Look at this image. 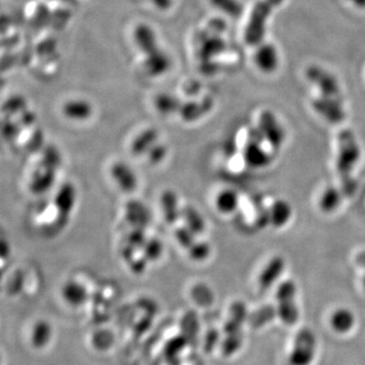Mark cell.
I'll use <instances>...</instances> for the list:
<instances>
[{
  "instance_id": "1",
  "label": "cell",
  "mask_w": 365,
  "mask_h": 365,
  "mask_svg": "<svg viewBox=\"0 0 365 365\" xmlns=\"http://www.w3.org/2000/svg\"><path fill=\"white\" fill-rule=\"evenodd\" d=\"M360 158L361 149L354 133L350 129L341 131L337 139L336 170L345 194H352L355 190L353 173Z\"/></svg>"
},
{
  "instance_id": "2",
  "label": "cell",
  "mask_w": 365,
  "mask_h": 365,
  "mask_svg": "<svg viewBox=\"0 0 365 365\" xmlns=\"http://www.w3.org/2000/svg\"><path fill=\"white\" fill-rule=\"evenodd\" d=\"M249 313L247 306L243 301H235L229 308L228 319L224 327L226 337L222 343V351L226 357L236 353L242 346L243 327L249 319Z\"/></svg>"
},
{
  "instance_id": "3",
  "label": "cell",
  "mask_w": 365,
  "mask_h": 365,
  "mask_svg": "<svg viewBox=\"0 0 365 365\" xmlns=\"http://www.w3.org/2000/svg\"><path fill=\"white\" fill-rule=\"evenodd\" d=\"M297 287L294 280H284L276 289V312L277 318L286 326H294L299 319L296 303Z\"/></svg>"
},
{
  "instance_id": "4",
  "label": "cell",
  "mask_w": 365,
  "mask_h": 365,
  "mask_svg": "<svg viewBox=\"0 0 365 365\" xmlns=\"http://www.w3.org/2000/svg\"><path fill=\"white\" fill-rule=\"evenodd\" d=\"M318 355V339L308 328L299 330L292 341L287 361L289 365H313Z\"/></svg>"
},
{
  "instance_id": "5",
  "label": "cell",
  "mask_w": 365,
  "mask_h": 365,
  "mask_svg": "<svg viewBox=\"0 0 365 365\" xmlns=\"http://www.w3.org/2000/svg\"><path fill=\"white\" fill-rule=\"evenodd\" d=\"M264 140L257 128L252 129L243 149V163L254 170H262L272 163L273 156L264 146Z\"/></svg>"
},
{
  "instance_id": "6",
  "label": "cell",
  "mask_w": 365,
  "mask_h": 365,
  "mask_svg": "<svg viewBox=\"0 0 365 365\" xmlns=\"http://www.w3.org/2000/svg\"><path fill=\"white\" fill-rule=\"evenodd\" d=\"M257 129L259 130L264 141L273 151H279L284 144L285 137H286L284 128L276 118L275 115L271 112L266 111L261 114Z\"/></svg>"
},
{
  "instance_id": "7",
  "label": "cell",
  "mask_w": 365,
  "mask_h": 365,
  "mask_svg": "<svg viewBox=\"0 0 365 365\" xmlns=\"http://www.w3.org/2000/svg\"><path fill=\"white\" fill-rule=\"evenodd\" d=\"M282 1V0H266L259 4L253 13L249 29L247 30V40L250 44L254 45L261 41L264 35V23L266 21L264 15L266 16L270 15L273 6H277Z\"/></svg>"
},
{
  "instance_id": "8",
  "label": "cell",
  "mask_w": 365,
  "mask_h": 365,
  "mask_svg": "<svg viewBox=\"0 0 365 365\" xmlns=\"http://www.w3.org/2000/svg\"><path fill=\"white\" fill-rule=\"evenodd\" d=\"M286 262L282 256H274L269 260L262 269L257 279V286L261 294L272 289L276 282L280 279L284 273Z\"/></svg>"
},
{
  "instance_id": "9",
  "label": "cell",
  "mask_w": 365,
  "mask_h": 365,
  "mask_svg": "<svg viewBox=\"0 0 365 365\" xmlns=\"http://www.w3.org/2000/svg\"><path fill=\"white\" fill-rule=\"evenodd\" d=\"M328 323H329L330 329L333 333L346 336L357 327V318L352 310L341 306V308H337L332 311Z\"/></svg>"
},
{
  "instance_id": "10",
  "label": "cell",
  "mask_w": 365,
  "mask_h": 365,
  "mask_svg": "<svg viewBox=\"0 0 365 365\" xmlns=\"http://www.w3.org/2000/svg\"><path fill=\"white\" fill-rule=\"evenodd\" d=\"M110 175L116 182L117 186L125 193L137 190L138 186L137 175L132 168L124 161H117L110 168Z\"/></svg>"
},
{
  "instance_id": "11",
  "label": "cell",
  "mask_w": 365,
  "mask_h": 365,
  "mask_svg": "<svg viewBox=\"0 0 365 365\" xmlns=\"http://www.w3.org/2000/svg\"><path fill=\"white\" fill-rule=\"evenodd\" d=\"M313 108L330 123H340L345 118V112L340 98H320L313 103Z\"/></svg>"
},
{
  "instance_id": "12",
  "label": "cell",
  "mask_w": 365,
  "mask_h": 365,
  "mask_svg": "<svg viewBox=\"0 0 365 365\" xmlns=\"http://www.w3.org/2000/svg\"><path fill=\"white\" fill-rule=\"evenodd\" d=\"M76 188L70 182H65L56 193L53 201L56 212L58 213L61 219H65V221L69 219L72 210H74V205H76Z\"/></svg>"
},
{
  "instance_id": "13",
  "label": "cell",
  "mask_w": 365,
  "mask_h": 365,
  "mask_svg": "<svg viewBox=\"0 0 365 365\" xmlns=\"http://www.w3.org/2000/svg\"><path fill=\"white\" fill-rule=\"evenodd\" d=\"M161 208L163 219L170 226H174L181 219L182 208L180 207L179 198L172 190H166L161 195Z\"/></svg>"
},
{
  "instance_id": "14",
  "label": "cell",
  "mask_w": 365,
  "mask_h": 365,
  "mask_svg": "<svg viewBox=\"0 0 365 365\" xmlns=\"http://www.w3.org/2000/svg\"><path fill=\"white\" fill-rule=\"evenodd\" d=\"M61 296L65 303L76 308V306H83L88 301L90 294L83 283L76 282V280H69L63 285L62 289H61Z\"/></svg>"
},
{
  "instance_id": "15",
  "label": "cell",
  "mask_w": 365,
  "mask_h": 365,
  "mask_svg": "<svg viewBox=\"0 0 365 365\" xmlns=\"http://www.w3.org/2000/svg\"><path fill=\"white\" fill-rule=\"evenodd\" d=\"M294 210L291 205L284 199H277L269 207L270 224L275 228H282L291 221Z\"/></svg>"
},
{
  "instance_id": "16",
  "label": "cell",
  "mask_w": 365,
  "mask_h": 365,
  "mask_svg": "<svg viewBox=\"0 0 365 365\" xmlns=\"http://www.w3.org/2000/svg\"><path fill=\"white\" fill-rule=\"evenodd\" d=\"M56 172L53 168L38 165L30 182V189L33 193L42 194L50 190L55 182Z\"/></svg>"
},
{
  "instance_id": "17",
  "label": "cell",
  "mask_w": 365,
  "mask_h": 365,
  "mask_svg": "<svg viewBox=\"0 0 365 365\" xmlns=\"http://www.w3.org/2000/svg\"><path fill=\"white\" fill-rule=\"evenodd\" d=\"M310 77L322 88L323 97L340 98L339 84L331 74L320 69H313L310 71Z\"/></svg>"
},
{
  "instance_id": "18",
  "label": "cell",
  "mask_w": 365,
  "mask_h": 365,
  "mask_svg": "<svg viewBox=\"0 0 365 365\" xmlns=\"http://www.w3.org/2000/svg\"><path fill=\"white\" fill-rule=\"evenodd\" d=\"M342 203V192L341 189L334 186H328L320 193L319 208L325 214H332L339 209Z\"/></svg>"
},
{
  "instance_id": "19",
  "label": "cell",
  "mask_w": 365,
  "mask_h": 365,
  "mask_svg": "<svg viewBox=\"0 0 365 365\" xmlns=\"http://www.w3.org/2000/svg\"><path fill=\"white\" fill-rule=\"evenodd\" d=\"M134 39L140 50L146 54L147 56L160 50L158 42H156V34L149 25H138L134 32Z\"/></svg>"
},
{
  "instance_id": "20",
  "label": "cell",
  "mask_w": 365,
  "mask_h": 365,
  "mask_svg": "<svg viewBox=\"0 0 365 365\" xmlns=\"http://www.w3.org/2000/svg\"><path fill=\"white\" fill-rule=\"evenodd\" d=\"M240 205V197L233 189H224L215 197V207L224 215L233 214Z\"/></svg>"
},
{
  "instance_id": "21",
  "label": "cell",
  "mask_w": 365,
  "mask_h": 365,
  "mask_svg": "<svg viewBox=\"0 0 365 365\" xmlns=\"http://www.w3.org/2000/svg\"><path fill=\"white\" fill-rule=\"evenodd\" d=\"M63 115L70 120L83 121L90 118L93 108L86 100H72L62 108Z\"/></svg>"
},
{
  "instance_id": "22",
  "label": "cell",
  "mask_w": 365,
  "mask_h": 365,
  "mask_svg": "<svg viewBox=\"0 0 365 365\" xmlns=\"http://www.w3.org/2000/svg\"><path fill=\"white\" fill-rule=\"evenodd\" d=\"M52 336V326L45 320H40L33 327L30 343L36 349H42L50 343Z\"/></svg>"
},
{
  "instance_id": "23",
  "label": "cell",
  "mask_w": 365,
  "mask_h": 365,
  "mask_svg": "<svg viewBox=\"0 0 365 365\" xmlns=\"http://www.w3.org/2000/svg\"><path fill=\"white\" fill-rule=\"evenodd\" d=\"M156 142H158V134L156 130H144L133 140L131 144V152L133 156H144Z\"/></svg>"
},
{
  "instance_id": "24",
  "label": "cell",
  "mask_w": 365,
  "mask_h": 365,
  "mask_svg": "<svg viewBox=\"0 0 365 365\" xmlns=\"http://www.w3.org/2000/svg\"><path fill=\"white\" fill-rule=\"evenodd\" d=\"M126 219L134 228H144L151 221V214L141 202L132 201L126 208Z\"/></svg>"
},
{
  "instance_id": "25",
  "label": "cell",
  "mask_w": 365,
  "mask_h": 365,
  "mask_svg": "<svg viewBox=\"0 0 365 365\" xmlns=\"http://www.w3.org/2000/svg\"><path fill=\"white\" fill-rule=\"evenodd\" d=\"M181 219L185 226L191 229L196 236L204 233L206 222L201 213L191 205H186L182 208Z\"/></svg>"
},
{
  "instance_id": "26",
  "label": "cell",
  "mask_w": 365,
  "mask_h": 365,
  "mask_svg": "<svg viewBox=\"0 0 365 365\" xmlns=\"http://www.w3.org/2000/svg\"><path fill=\"white\" fill-rule=\"evenodd\" d=\"M278 52L272 45L262 46L256 53L257 65L264 71H273L277 67Z\"/></svg>"
},
{
  "instance_id": "27",
  "label": "cell",
  "mask_w": 365,
  "mask_h": 365,
  "mask_svg": "<svg viewBox=\"0 0 365 365\" xmlns=\"http://www.w3.org/2000/svg\"><path fill=\"white\" fill-rule=\"evenodd\" d=\"M275 318H277L276 306H273L272 304H266V306L257 308L254 312L250 313L248 322L255 329H260L272 322Z\"/></svg>"
},
{
  "instance_id": "28",
  "label": "cell",
  "mask_w": 365,
  "mask_h": 365,
  "mask_svg": "<svg viewBox=\"0 0 365 365\" xmlns=\"http://www.w3.org/2000/svg\"><path fill=\"white\" fill-rule=\"evenodd\" d=\"M145 63H146L147 70L152 76H161V74H165L170 66V60H168V56L161 50L156 51L147 56Z\"/></svg>"
},
{
  "instance_id": "29",
  "label": "cell",
  "mask_w": 365,
  "mask_h": 365,
  "mask_svg": "<svg viewBox=\"0 0 365 365\" xmlns=\"http://www.w3.org/2000/svg\"><path fill=\"white\" fill-rule=\"evenodd\" d=\"M210 107L206 106L204 104L192 102L186 105H182L179 112L185 121L192 122L198 120L203 115L207 113Z\"/></svg>"
},
{
  "instance_id": "30",
  "label": "cell",
  "mask_w": 365,
  "mask_h": 365,
  "mask_svg": "<svg viewBox=\"0 0 365 365\" xmlns=\"http://www.w3.org/2000/svg\"><path fill=\"white\" fill-rule=\"evenodd\" d=\"M163 252V243L158 238H147L141 249L142 256L147 262H156L161 258Z\"/></svg>"
},
{
  "instance_id": "31",
  "label": "cell",
  "mask_w": 365,
  "mask_h": 365,
  "mask_svg": "<svg viewBox=\"0 0 365 365\" xmlns=\"http://www.w3.org/2000/svg\"><path fill=\"white\" fill-rule=\"evenodd\" d=\"M175 238L177 240L178 243L182 248V249L188 251L189 249L196 243L197 241V236L187 228L185 224L181 226H178L175 231Z\"/></svg>"
},
{
  "instance_id": "32",
  "label": "cell",
  "mask_w": 365,
  "mask_h": 365,
  "mask_svg": "<svg viewBox=\"0 0 365 365\" xmlns=\"http://www.w3.org/2000/svg\"><path fill=\"white\" fill-rule=\"evenodd\" d=\"M182 333H187V340L191 341L196 339L199 332L198 315L195 313L190 312L185 315L182 322Z\"/></svg>"
},
{
  "instance_id": "33",
  "label": "cell",
  "mask_w": 365,
  "mask_h": 365,
  "mask_svg": "<svg viewBox=\"0 0 365 365\" xmlns=\"http://www.w3.org/2000/svg\"><path fill=\"white\" fill-rule=\"evenodd\" d=\"M156 108L163 114L175 113L179 112L182 105L179 100L173 95H161L156 99Z\"/></svg>"
},
{
  "instance_id": "34",
  "label": "cell",
  "mask_w": 365,
  "mask_h": 365,
  "mask_svg": "<svg viewBox=\"0 0 365 365\" xmlns=\"http://www.w3.org/2000/svg\"><path fill=\"white\" fill-rule=\"evenodd\" d=\"M39 165L57 170L61 165V156L58 149L54 146H48L44 149Z\"/></svg>"
},
{
  "instance_id": "35",
  "label": "cell",
  "mask_w": 365,
  "mask_h": 365,
  "mask_svg": "<svg viewBox=\"0 0 365 365\" xmlns=\"http://www.w3.org/2000/svg\"><path fill=\"white\" fill-rule=\"evenodd\" d=\"M212 254V247L207 242L196 241V243L188 250L189 257L193 261L203 262Z\"/></svg>"
},
{
  "instance_id": "36",
  "label": "cell",
  "mask_w": 365,
  "mask_h": 365,
  "mask_svg": "<svg viewBox=\"0 0 365 365\" xmlns=\"http://www.w3.org/2000/svg\"><path fill=\"white\" fill-rule=\"evenodd\" d=\"M114 343V336L109 331L97 332L93 337V344L97 350L105 351L109 349Z\"/></svg>"
},
{
  "instance_id": "37",
  "label": "cell",
  "mask_w": 365,
  "mask_h": 365,
  "mask_svg": "<svg viewBox=\"0 0 365 365\" xmlns=\"http://www.w3.org/2000/svg\"><path fill=\"white\" fill-rule=\"evenodd\" d=\"M167 147L163 144L156 142V144L147 151L145 156H146L147 160H149V163H152V165H158V163H163V161H165V158H167Z\"/></svg>"
},
{
  "instance_id": "38",
  "label": "cell",
  "mask_w": 365,
  "mask_h": 365,
  "mask_svg": "<svg viewBox=\"0 0 365 365\" xmlns=\"http://www.w3.org/2000/svg\"><path fill=\"white\" fill-rule=\"evenodd\" d=\"M146 241V236H145L144 228H133L127 236V245H131L134 249L140 250V251H141Z\"/></svg>"
},
{
  "instance_id": "39",
  "label": "cell",
  "mask_w": 365,
  "mask_h": 365,
  "mask_svg": "<svg viewBox=\"0 0 365 365\" xmlns=\"http://www.w3.org/2000/svg\"><path fill=\"white\" fill-rule=\"evenodd\" d=\"M188 343L186 337L184 335H179L175 336L174 338L170 339L167 344H166V353L168 357H173V355L178 354L184 349L185 346Z\"/></svg>"
},
{
  "instance_id": "40",
  "label": "cell",
  "mask_w": 365,
  "mask_h": 365,
  "mask_svg": "<svg viewBox=\"0 0 365 365\" xmlns=\"http://www.w3.org/2000/svg\"><path fill=\"white\" fill-rule=\"evenodd\" d=\"M213 4L221 8L224 13L235 16H238L242 11L240 4L236 0H212Z\"/></svg>"
},
{
  "instance_id": "41",
  "label": "cell",
  "mask_w": 365,
  "mask_h": 365,
  "mask_svg": "<svg viewBox=\"0 0 365 365\" xmlns=\"http://www.w3.org/2000/svg\"><path fill=\"white\" fill-rule=\"evenodd\" d=\"M193 297L200 306H209L213 301L212 290L204 286V285L196 287V289H194Z\"/></svg>"
},
{
  "instance_id": "42",
  "label": "cell",
  "mask_w": 365,
  "mask_h": 365,
  "mask_svg": "<svg viewBox=\"0 0 365 365\" xmlns=\"http://www.w3.org/2000/svg\"><path fill=\"white\" fill-rule=\"evenodd\" d=\"M217 340H219V332L214 329L210 330L207 333V336H206L204 349L207 352L212 351L214 346L217 344Z\"/></svg>"
},
{
  "instance_id": "43",
  "label": "cell",
  "mask_w": 365,
  "mask_h": 365,
  "mask_svg": "<svg viewBox=\"0 0 365 365\" xmlns=\"http://www.w3.org/2000/svg\"><path fill=\"white\" fill-rule=\"evenodd\" d=\"M147 260L144 258V256L140 257V258L137 259V257H134L129 262V265L131 267V270L133 272L137 274H141L145 270V267H146Z\"/></svg>"
},
{
  "instance_id": "44",
  "label": "cell",
  "mask_w": 365,
  "mask_h": 365,
  "mask_svg": "<svg viewBox=\"0 0 365 365\" xmlns=\"http://www.w3.org/2000/svg\"><path fill=\"white\" fill-rule=\"evenodd\" d=\"M4 137L8 138V140L15 139L18 134V125L13 123H8L6 125H4Z\"/></svg>"
},
{
  "instance_id": "45",
  "label": "cell",
  "mask_w": 365,
  "mask_h": 365,
  "mask_svg": "<svg viewBox=\"0 0 365 365\" xmlns=\"http://www.w3.org/2000/svg\"><path fill=\"white\" fill-rule=\"evenodd\" d=\"M35 117L34 115L30 113H27L23 115L22 119H21V122L23 126H30L33 123H34Z\"/></svg>"
},
{
  "instance_id": "46",
  "label": "cell",
  "mask_w": 365,
  "mask_h": 365,
  "mask_svg": "<svg viewBox=\"0 0 365 365\" xmlns=\"http://www.w3.org/2000/svg\"><path fill=\"white\" fill-rule=\"evenodd\" d=\"M153 2L161 9L168 8L170 4V0H153Z\"/></svg>"
},
{
  "instance_id": "47",
  "label": "cell",
  "mask_w": 365,
  "mask_h": 365,
  "mask_svg": "<svg viewBox=\"0 0 365 365\" xmlns=\"http://www.w3.org/2000/svg\"><path fill=\"white\" fill-rule=\"evenodd\" d=\"M357 263L365 269V251L359 253L357 256Z\"/></svg>"
},
{
  "instance_id": "48",
  "label": "cell",
  "mask_w": 365,
  "mask_h": 365,
  "mask_svg": "<svg viewBox=\"0 0 365 365\" xmlns=\"http://www.w3.org/2000/svg\"><path fill=\"white\" fill-rule=\"evenodd\" d=\"M361 286H362V289H364V292L365 294V273L364 274V276H362Z\"/></svg>"
}]
</instances>
